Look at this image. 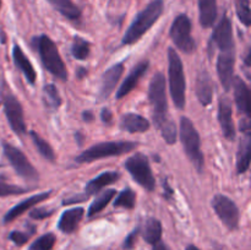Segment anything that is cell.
<instances>
[{
    "label": "cell",
    "instance_id": "obj_1",
    "mask_svg": "<svg viewBox=\"0 0 251 250\" xmlns=\"http://www.w3.org/2000/svg\"><path fill=\"white\" fill-rule=\"evenodd\" d=\"M164 9L163 0H153L150 2L141 12H139L132 24L130 25L129 28L125 32L123 37L122 43L124 46L135 43L139 41L152 26L157 22V20L161 17L162 12Z\"/></svg>",
    "mask_w": 251,
    "mask_h": 250
},
{
    "label": "cell",
    "instance_id": "obj_2",
    "mask_svg": "<svg viewBox=\"0 0 251 250\" xmlns=\"http://www.w3.org/2000/svg\"><path fill=\"white\" fill-rule=\"evenodd\" d=\"M33 47L38 51L43 66L49 73L53 74L59 80H68V70H66L65 64L61 59L55 43L48 36L42 34V36L34 37Z\"/></svg>",
    "mask_w": 251,
    "mask_h": 250
},
{
    "label": "cell",
    "instance_id": "obj_3",
    "mask_svg": "<svg viewBox=\"0 0 251 250\" xmlns=\"http://www.w3.org/2000/svg\"><path fill=\"white\" fill-rule=\"evenodd\" d=\"M168 74H169V88L174 104L178 109H184L185 107V74L180 56L173 48L168 49Z\"/></svg>",
    "mask_w": 251,
    "mask_h": 250
},
{
    "label": "cell",
    "instance_id": "obj_4",
    "mask_svg": "<svg viewBox=\"0 0 251 250\" xmlns=\"http://www.w3.org/2000/svg\"><path fill=\"white\" fill-rule=\"evenodd\" d=\"M150 103L153 113V124L158 129L168 120V100H167L166 78L163 74L157 73L151 80L149 88Z\"/></svg>",
    "mask_w": 251,
    "mask_h": 250
},
{
    "label": "cell",
    "instance_id": "obj_5",
    "mask_svg": "<svg viewBox=\"0 0 251 250\" xmlns=\"http://www.w3.org/2000/svg\"><path fill=\"white\" fill-rule=\"evenodd\" d=\"M137 147L136 142L131 141H108L100 142L95 145L88 150L83 151L78 157H76V162L78 163H88V162L97 161V159L108 158L113 156L127 153Z\"/></svg>",
    "mask_w": 251,
    "mask_h": 250
},
{
    "label": "cell",
    "instance_id": "obj_6",
    "mask_svg": "<svg viewBox=\"0 0 251 250\" xmlns=\"http://www.w3.org/2000/svg\"><path fill=\"white\" fill-rule=\"evenodd\" d=\"M180 140L191 163L198 172H202L203 154L200 149V135L193 122L186 117H181L180 119Z\"/></svg>",
    "mask_w": 251,
    "mask_h": 250
},
{
    "label": "cell",
    "instance_id": "obj_7",
    "mask_svg": "<svg viewBox=\"0 0 251 250\" xmlns=\"http://www.w3.org/2000/svg\"><path fill=\"white\" fill-rule=\"evenodd\" d=\"M125 168L127 169L134 180L147 191H153L156 186L153 173L151 171L149 158L144 153H136L126 159Z\"/></svg>",
    "mask_w": 251,
    "mask_h": 250
},
{
    "label": "cell",
    "instance_id": "obj_8",
    "mask_svg": "<svg viewBox=\"0 0 251 250\" xmlns=\"http://www.w3.org/2000/svg\"><path fill=\"white\" fill-rule=\"evenodd\" d=\"M171 38L176 47L186 54L193 53L196 49V44L191 37V21L185 14L178 15L171 27Z\"/></svg>",
    "mask_w": 251,
    "mask_h": 250
},
{
    "label": "cell",
    "instance_id": "obj_9",
    "mask_svg": "<svg viewBox=\"0 0 251 250\" xmlns=\"http://www.w3.org/2000/svg\"><path fill=\"white\" fill-rule=\"evenodd\" d=\"M2 147H4V154L20 176H22L26 180H38V172L17 147H14L10 144H4Z\"/></svg>",
    "mask_w": 251,
    "mask_h": 250
},
{
    "label": "cell",
    "instance_id": "obj_10",
    "mask_svg": "<svg viewBox=\"0 0 251 250\" xmlns=\"http://www.w3.org/2000/svg\"><path fill=\"white\" fill-rule=\"evenodd\" d=\"M212 207L228 229H237L239 225V210L234 201L222 194H217L212 199Z\"/></svg>",
    "mask_w": 251,
    "mask_h": 250
},
{
    "label": "cell",
    "instance_id": "obj_11",
    "mask_svg": "<svg viewBox=\"0 0 251 250\" xmlns=\"http://www.w3.org/2000/svg\"><path fill=\"white\" fill-rule=\"evenodd\" d=\"M221 53L217 59V74L221 83L226 91L230 90L233 77H234L235 47L220 49Z\"/></svg>",
    "mask_w": 251,
    "mask_h": 250
},
{
    "label": "cell",
    "instance_id": "obj_12",
    "mask_svg": "<svg viewBox=\"0 0 251 250\" xmlns=\"http://www.w3.org/2000/svg\"><path fill=\"white\" fill-rule=\"evenodd\" d=\"M4 108L11 129L16 134L24 135L26 132V124L24 119V109L19 100L12 95H6L4 97Z\"/></svg>",
    "mask_w": 251,
    "mask_h": 250
},
{
    "label": "cell",
    "instance_id": "obj_13",
    "mask_svg": "<svg viewBox=\"0 0 251 250\" xmlns=\"http://www.w3.org/2000/svg\"><path fill=\"white\" fill-rule=\"evenodd\" d=\"M218 122L226 139L233 141L235 139V126L233 122L232 103L227 97H221L218 102Z\"/></svg>",
    "mask_w": 251,
    "mask_h": 250
},
{
    "label": "cell",
    "instance_id": "obj_14",
    "mask_svg": "<svg viewBox=\"0 0 251 250\" xmlns=\"http://www.w3.org/2000/svg\"><path fill=\"white\" fill-rule=\"evenodd\" d=\"M211 42L216 44L220 49L235 47L234 38H233L232 22H230L229 17L227 15H223L221 21L216 26L212 37H211Z\"/></svg>",
    "mask_w": 251,
    "mask_h": 250
},
{
    "label": "cell",
    "instance_id": "obj_15",
    "mask_svg": "<svg viewBox=\"0 0 251 250\" xmlns=\"http://www.w3.org/2000/svg\"><path fill=\"white\" fill-rule=\"evenodd\" d=\"M233 87H234V98L237 103L238 110L245 118H250V90L249 86L244 82L242 77L234 76L233 77Z\"/></svg>",
    "mask_w": 251,
    "mask_h": 250
},
{
    "label": "cell",
    "instance_id": "obj_16",
    "mask_svg": "<svg viewBox=\"0 0 251 250\" xmlns=\"http://www.w3.org/2000/svg\"><path fill=\"white\" fill-rule=\"evenodd\" d=\"M149 65H150L149 61L142 60L134 66V69L130 71V74L127 75V77L125 78L124 82L122 83V86H120L119 90H118V92H117L118 100H122L123 97H125L126 95H129V93L131 92L135 87H136V85L139 83L140 78H141L142 76L146 74L147 69H149Z\"/></svg>",
    "mask_w": 251,
    "mask_h": 250
},
{
    "label": "cell",
    "instance_id": "obj_17",
    "mask_svg": "<svg viewBox=\"0 0 251 250\" xmlns=\"http://www.w3.org/2000/svg\"><path fill=\"white\" fill-rule=\"evenodd\" d=\"M123 73H124V65L123 64H117V65H113L112 68H109L103 74L100 88V100H107L109 97L110 93L114 91L117 83L119 82Z\"/></svg>",
    "mask_w": 251,
    "mask_h": 250
},
{
    "label": "cell",
    "instance_id": "obj_18",
    "mask_svg": "<svg viewBox=\"0 0 251 250\" xmlns=\"http://www.w3.org/2000/svg\"><path fill=\"white\" fill-rule=\"evenodd\" d=\"M49 196H50V191H46V193L36 194V195H33V196H31V198L26 199V200L21 201L19 205L14 206L11 210L7 211V213L5 215V217H4V222L5 223L12 222V221L16 220L17 217H20L22 213H25L27 210H29L32 206H34L36 203H39V202H42V201L47 200Z\"/></svg>",
    "mask_w": 251,
    "mask_h": 250
},
{
    "label": "cell",
    "instance_id": "obj_19",
    "mask_svg": "<svg viewBox=\"0 0 251 250\" xmlns=\"http://www.w3.org/2000/svg\"><path fill=\"white\" fill-rule=\"evenodd\" d=\"M196 96L203 107H207L213 98V82L206 70L199 73L196 80Z\"/></svg>",
    "mask_w": 251,
    "mask_h": 250
},
{
    "label": "cell",
    "instance_id": "obj_20",
    "mask_svg": "<svg viewBox=\"0 0 251 250\" xmlns=\"http://www.w3.org/2000/svg\"><path fill=\"white\" fill-rule=\"evenodd\" d=\"M12 58H14L15 65H16L17 68L22 71V74L26 76V80L28 81L31 85H33V83L36 82L37 78L36 70L33 69L31 61L28 60V58L25 55V53L22 51L21 47H20L19 44H15L14 46V49H12Z\"/></svg>",
    "mask_w": 251,
    "mask_h": 250
},
{
    "label": "cell",
    "instance_id": "obj_21",
    "mask_svg": "<svg viewBox=\"0 0 251 250\" xmlns=\"http://www.w3.org/2000/svg\"><path fill=\"white\" fill-rule=\"evenodd\" d=\"M83 208L82 207H75L71 208V210L65 211V212L61 215L60 220H59L58 228L63 233H66V234H70L74 230L77 228L78 223L82 220L83 217Z\"/></svg>",
    "mask_w": 251,
    "mask_h": 250
},
{
    "label": "cell",
    "instance_id": "obj_22",
    "mask_svg": "<svg viewBox=\"0 0 251 250\" xmlns=\"http://www.w3.org/2000/svg\"><path fill=\"white\" fill-rule=\"evenodd\" d=\"M201 26L210 28L217 19V0H198Z\"/></svg>",
    "mask_w": 251,
    "mask_h": 250
},
{
    "label": "cell",
    "instance_id": "obj_23",
    "mask_svg": "<svg viewBox=\"0 0 251 250\" xmlns=\"http://www.w3.org/2000/svg\"><path fill=\"white\" fill-rule=\"evenodd\" d=\"M251 157V135L250 132L244 134L240 140L239 149L237 153V172L238 174H243L249 169Z\"/></svg>",
    "mask_w": 251,
    "mask_h": 250
},
{
    "label": "cell",
    "instance_id": "obj_24",
    "mask_svg": "<svg viewBox=\"0 0 251 250\" xmlns=\"http://www.w3.org/2000/svg\"><path fill=\"white\" fill-rule=\"evenodd\" d=\"M120 126L129 132H145L150 129V122L141 115L127 113L120 119Z\"/></svg>",
    "mask_w": 251,
    "mask_h": 250
},
{
    "label": "cell",
    "instance_id": "obj_25",
    "mask_svg": "<svg viewBox=\"0 0 251 250\" xmlns=\"http://www.w3.org/2000/svg\"><path fill=\"white\" fill-rule=\"evenodd\" d=\"M119 176L118 172H104V173L100 174L97 178L88 181V184L86 185V194H87V196L98 194L104 186L115 183L119 179Z\"/></svg>",
    "mask_w": 251,
    "mask_h": 250
},
{
    "label": "cell",
    "instance_id": "obj_26",
    "mask_svg": "<svg viewBox=\"0 0 251 250\" xmlns=\"http://www.w3.org/2000/svg\"><path fill=\"white\" fill-rule=\"evenodd\" d=\"M56 11L71 21H77L81 17V10L73 0H47Z\"/></svg>",
    "mask_w": 251,
    "mask_h": 250
},
{
    "label": "cell",
    "instance_id": "obj_27",
    "mask_svg": "<svg viewBox=\"0 0 251 250\" xmlns=\"http://www.w3.org/2000/svg\"><path fill=\"white\" fill-rule=\"evenodd\" d=\"M142 238L149 244H157L162 238V225L157 218H149L141 229Z\"/></svg>",
    "mask_w": 251,
    "mask_h": 250
},
{
    "label": "cell",
    "instance_id": "obj_28",
    "mask_svg": "<svg viewBox=\"0 0 251 250\" xmlns=\"http://www.w3.org/2000/svg\"><path fill=\"white\" fill-rule=\"evenodd\" d=\"M115 194H117V191H115L114 189H109V190H105L104 193L100 194V195L93 200V202L90 205V208H88V213H87L88 217H92V216L100 213V211H102L103 208L110 202V200L114 198Z\"/></svg>",
    "mask_w": 251,
    "mask_h": 250
},
{
    "label": "cell",
    "instance_id": "obj_29",
    "mask_svg": "<svg viewBox=\"0 0 251 250\" xmlns=\"http://www.w3.org/2000/svg\"><path fill=\"white\" fill-rule=\"evenodd\" d=\"M29 135H31L32 141H33L34 146L37 147L39 153H41L44 158L48 159V161L50 162L55 161V153H54V150L51 149L50 145H49L46 140L42 139L36 131H31L29 132Z\"/></svg>",
    "mask_w": 251,
    "mask_h": 250
},
{
    "label": "cell",
    "instance_id": "obj_30",
    "mask_svg": "<svg viewBox=\"0 0 251 250\" xmlns=\"http://www.w3.org/2000/svg\"><path fill=\"white\" fill-rule=\"evenodd\" d=\"M71 51H73V55L75 59L85 60L90 55V43L83 38H81L80 36H75Z\"/></svg>",
    "mask_w": 251,
    "mask_h": 250
},
{
    "label": "cell",
    "instance_id": "obj_31",
    "mask_svg": "<svg viewBox=\"0 0 251 250\" xmlns=\"http://www.w3.org/2000/svg\"><path fill=\"white\" fill-rule=\"evenodd\" d=\"M135 201H136V194H135V191L126 188L115 199L114 206L115 207H124L131 210V208L135 207Z\"/></svg>",
    "mask_w": 251,
    "mask_h": 250
},
{
    "label": "cell",
    "instance_id": "obj_32",
    "mask_svg": "<svg viewBox=\"0 0 251 250\" xmlns=\"http://www.w3.org/2000/svg\"><path fill=\"white\" fill-rule=\"evenodd\" d=\"M235 11H237L238 19L240 20L244 26L250 27L251 25V10L250 0H235Z\"/></svg>",
    "mask_w": 251,
    "mask_h": 250
},
{
    "label": "cell",
    "instance_id": "obj_33",
    "mask_svg": "<svg viewBox=\"0 0 251 250\" xmlns=\"http://www.w3.org/2000/svg\"><path fill=\"white\" fill-rule=\"evenodd\" d=\"M44 96H46L44 102H46L47 107L58 108L61 104V98L60 95H59V91L53 83L44 86Z\"/></svg>",
    "mask_w": 251,
    "mask_h": 250
},
{
    "label": "cell",
    "instance_id": "obj_34",
    "mask_svg": "<svg viewBox=\"0 0 251 250\" xmlns=\"http://www.w3.org/2000/svg\"><path fill=\"white\" fill-rule=\"evenodd\" d=\"M56 242V238L53 233H47L42 235L32 245L29 247V250H51L54 248V244Z\"/></svg>",
    "mask_w": 251,
    "mask_h": 250
},
{
    "label": "cell",
    "instance_id": "obj_35",
    "mask_svg": "<svg viewBox=\"0 0 251 250\" xmlns=\"http://www.w3.org/2000/svg\"><path fill=\"white\" fill-rule=\"evenodd\" d=\"M158 129L161 130L162 136H163V139L166 140L167 144H169V145L176 144V124H174L173 120L168 119L166 123H163V124H162L161 126L158 127Z\"/></svg>",
    "mask_w": 251,
    "mask_h": 250
},
{
    "label": "cell",
    "instance_id": "obj_36",
    "mask_svg": "<svg viewBox=\"0 0 251 250\" xmlns=\"http://www.w3.org/2000/svg\"><path fill=\"white\" fill-rule=\"evenodd\" d=\"M27 189L20 188V186L10 185V184L0 183V196H12V195H20V194H25Z\"/></svg>",
    "mask_w": 251,
    "mask_h": 250
},
{
    "label": "cell",
    "instance_id": "obj_37",
    "mask_svg": "<svg viewBox=\"0 0 251 250\" xmlns=\"http://www.w3.org/2000/svg\"><path fill=\"white\" fill-rule=\"evenodd\" d=\"M139 233H140V228H136L135 230H132L126 238H125L124 243H123V249L124 250H131L134 249L135 247V243H136L137 237H139Z\"/></svg>",
    "mask_w": 251,
    "mask_h": 250
},
{
    "label": "cell",
    "instance_id": "obj_38",
    "mask_svg": "<svg viewBox=\"0 0 251 250\" xmlns=\"http://www.w3.org/2000/svg\"><path fill=\"white\" fill-rule=\"evenodd\" d=\"M9 238L10 240H12V242L15 243V244L21 247V245L26 244L27 240H28L29 238V234H26V233L24 232H19V230H14V232L10 233Z\"/></svg>",
    "mask_w": 251,
    "mask_h": 250
},
{
    "label": "cell",
    "instance_id": "obj_39",
    "mask_svg": "<svg viewBox=\"0 0 251 250\" xmlns=\"http://www.w3.org/2000/svg\"><path fill=\"white\" fill-rule=\"evenodd\" d=\"M54 213V210H49V208H34V210L31 211L29 216L34 220H43V218L50 217L51 215Z\"/></svg>",
    "mask_w": 251,
    "mask_h": 250
},
{
    "label": "cell",
    "instance_id": "obj_40",
    "mask_svg": "<svg viewBox=\"0 0 251 250\" xmlns=\"http://www.w3.org/2000/svg\"><path fill=\"white\" fill-rule=\"evenodd\" d=\"M100 118H102V120L105 123V124H110L113 119V114L109 109L104 108V109L102 110V113H100Z\"/></svg>",
    "mask_w": 251,
    "mask_h": 250
},
{
    "label": "cell",
    "instance_id": "obj_41",
    "mask_svg": "<svg viewBox=\"0 0 251 250\" xmlns=\"http://www.w3.org/2000/svg\"><path fill=\"white\" fill-rule=\"evenodd\" d=\"M250 68H251V49L249 48L248 49L247 55H245V69L249 70Z\"/></svg>",
    "mask_w": 251,
    "mask_h": 250
},
{
    "label": "cell",
    "instance_id": "obj_42",
    "mask_svg": "<svg viewBox=\"0 0 251 250\" xmlns=\"http://www.w3.org/2000/svg\"><path fill=\"white\" fill-rule=\"evenodd\" d=\"M153 250H171V249H169V248L167 247V245L164 244V243L158 242V243H157V244L153 245Z\"/></svg>",
    "mask_w": 251,
    "mask_h": 250
},
{
    "label": "cell",
    "instance_id": "obj_43",
    "mask_svg": "<svg viewBox=\"0 0 251 250\" xmlns=\"http://www.w3.org/2000/svg\"><path fill=\"white\" fill-rule=\"evenodd\" d=\"M82 115H83L82 118H83V120H85V122H92L93 118H95L91 112H83Z\"/></svg>",
    "mask_w": 251,
    "mask_h": 250
},
{
    "label": "cell",
    "instance_id": "obj_44",
    "mask_svg": "<svg viewBox=\"0 0 251 250\" xmlns=\"http://www.w3.org/2000/svg\"><path fill=\"white\" fill-rule=\"evenodd\" d=\"M86 74H87V70H85V69H78V71H77L78 78H82Z\"/></svg>",
    "mask_w": 251,
    "mask_h": 250
},
{
    "label": "cell",
    "instance_id": "obj_45",
    "mask_svg": "<svg viewBox=\"0 0 251 250\" xmlns=\"http://www.w3.org/2000/svg\"><path fill=\"white\" fill-rule=\"evenodd\" d=\"M186 250H200L198 247H195V245H189L188 248H186Z\"/></svg>",
    "mask_w": 251,
    "mask_h": 250
},
{
    "label": "cell",
    "instance_id": "obj_46",
    "mask_svg": "<svg viewBox=\"0 0 251 250\" xmlns=\"http://www.w3.org/2000/svg\"><path fill=\"white\" fill-rule=\"evenodd\" d=\"M0 7H1V0H0Z\"/></svg>",
    "mask_w": 251,
    "mask_h": 250
}]
</instances>
